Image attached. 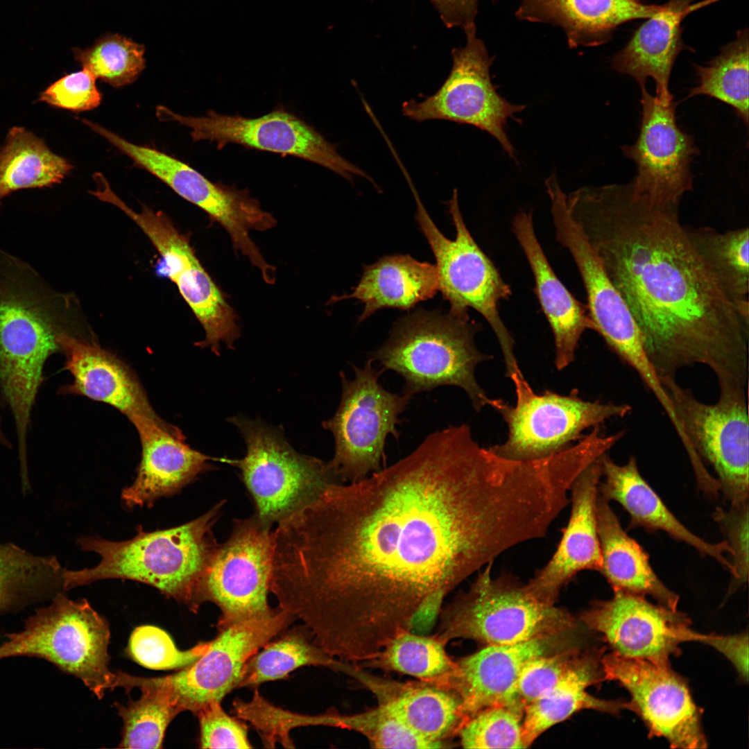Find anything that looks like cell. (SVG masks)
<instances>
[{"label": "cell", "mask_w": 749, "mask_h": 749, "mask_svg": "<svg viewBox=\"0 0 749 749\" xmlns=\"http://www.w3.org/2000/svg\"><path fill=\"white\" fill-rule=\"evenodd\" d=\"M720 0H669L645 19L626 46L611 58L612 69L635 78L641 88L648 78L656 86V96L671 101L669 79L680 52L689 48L683 42L682 22L691 12Z\"/></svg>", "instance_id": "28"}, {"label": "cell", "mask_w": 749, "mask_h": 749, "mask_svg": "<svg viewBox=\"0 0 749 749\" xmlns=\"http://www.w3.org/2000/svg\"><path fill=\"white\" fill-rule=\"evenodd\" d=\"M641 90L639 135L633 145L622 146L624 155L637 164L631 189L655 205H679L682 195L693 189L690 164L699 150L678 126L673 100L662 101L646 87Z\"/></svg>", "instance_id": "19"}, {"label": "cell", "mask_w": 749, "mask_h": 749, "mask_svg": "<svg viewBox=\"0 0 749 749\" xmlns=\"http://www.w3.org/2000/svg\"><path fill=\"white\" fill-rule=\"evenodd\" d=\"M556 240L567 249L586 291V304L595 330L630 368L645 363L647 354L641 332L602 264L565 207L551 214Z\"/></svg>", "instance_id": "22"}, {"label": "cell", "mask_w": 749, "mask_h": 749, "mask_svg": "<svg viewBox=\"0 0 749 749\" xmlns=\"http://www.w3.org/2000/svg\"><path fill=\"white\" fill-rule=\"evenodd\" d=\"M691 241L716 280L734 303L748 300V227L719 232L710 227H686Z\"/></svg>", "instance_id": "40"}, {"label": "cell", "mask_w": 749, "mask_h": 749, "mask_svg": "<svg viewBox=\"0 0 749 749\" xmlns=\"http://www.w3.org/2000/svg\"><path fill=\"white\" fill-rule=\"evenodd\" d=\"M511 229L533 274L534 292L554 337L556 366L562 370L574 360L583 334L587 329L595 330L594 324L587 306L569 292L554 273L536 236L532 212H518Z\"/></svg>", "instance_id": "29"}, {"label": "cell", "mask_w": 749, "mask_h": 749, "mask_svg": "<svg viewBox=\"0 0 749 749\" xmlns=\"http://www.w3.org/2000/svg\"><path fill=\"white\" fill-rule=\"evenodd\" d=\"M707 644L725 655L734 666L742 681L748 680V634L747 632L733 635L700 633L698 641Z\"/></svg>", "instance_id": "50"}, {"label": "cell", "mask_w": 749, "mask_h": 749, "mask_svg": "<svg viewBox=\"0 0 749 749\" xmlns=\"http://www.w3.org/2000/svg\"><path fill=\"white\" fill-rule=\"evenodd\" d=\"M101 201L118 207L148 236L162 257L168 277L176 284L205 331V338L196 343L210 347L219 355L220 343L234 349L240 336L239 318L198 259L188 236L181 233L162 212L144 206L136 212L111 189L109 183L96 192Z\"/></svg>", "instance_id": "15"}, {"label": "cell", "mask_w": 749, "mask_h": 749, "mask_svg": "<svg viewBox=\"0 0 749 749\" xmlns=\"http://www.w3.org/2000/svg\"><path fill=\"white\" fill-rule=\"evenodd\" d=\"M416 203L415 220L436 259L439 291L456 315L468 313L469 308L478 311L489 323L501 348L510 377L521 374L514 353V340L501 318L498 306L508 299L511 289L497 267L481 250L467 229L459 207L458 191L453 190L447 202L456 229V237H445L436 225L409 176L406 177Z\"/></svg>", "instance_id": "7"}, {"label": "cell", "mask_w": 749, "mask_h": 749, "mask_svg": "<svg viewBox=\"0 0 749 749\" xmlns=\"http://www.w3.org/2000/svg\"><path fill=\"white\" fill-rule=\"evenodd\" d=\"M445 646L436 635L405 631L397 635L375 657L363 664L452 689L457 665L449 657Z\"/></svg>", "instance_id": "39"}, {"label": "cell", "mask_w": 749, "mask_h": 749, "mask_svg": "<svg viewBox=\"0 0 749 749\" xmlns=\"http://www.w3.org/2000/svg\"><path fill=\"white\" fill-rule=\"evenodd\" d=\"M492 562L442 610L436 636L444 644L463 638L510 644L567 633L575 627L567 610L537 599L515 576L502 572L493 577Z\"/></svg>", "instance_id": "5"}, {"label": "cell", "mask_w": 749, "mask_h": 749, "mask_svg": "<svg viewBox=\"0 0 749 749\" xmlns=\"http://www.w3.org/2000/svg\"><path fill=\"white\" fill-rule=\"evenodd\" d=\"M714 518L727 538L732 551V564L736 576L729 587L732 593L746 584L748 576V502L731 506L728 510L717 508Z\"/></svg>", "instance_id": "49"}, {"label": "cell", "mask_w": 749, "mask_h": 749, "mask_svg": "<svg viewBox=\"0 0 749 749\" xmlns=\"http://www.w3.org/2000/svg\"><path fill=\"white\" fill-rule=\"evenodd\" d=\"M662 8L644 0H521L515 15L560 26L574 49L605 44L620 25L647 19Z\"/></svg>", "instance_id": "31"}, {"label": "cell", "mask_w": 749, "mask_h": 749, "mask_svg": "<svg viewBox=\"0 0 749 749\" xmlns=\"http://www.w3.org/2000/svg\"><path fill=\"white\" fill-rule=\"evenodd\" d=\"M155 114L161 121L176 122L191 129L194 141L209 140L218 150L233 143L247 148L291 155L319 164L348 181L362 177L378 186L365 171L337 152L313 126L282 106L257 118L225 115L209 110L200 117L184 116L159 105Z\"/></svg>", "instance_id": "13"}, {"label": "cell", "mask_w": 749, "mask_h": 749, "mask_svg": "<svg viewBox=\"0 0 749 749\" xmlns=\"http://www.w3.org/2000/svg\"><path fill=\"white\" fill-rule=\"evenodd\" d=\"M209 646V642H200L188 650L181 651L164 630L146 625L133 630L128 652L135 662L144 667L169 670L189 666L206 651Z\"/></svg>", "instance_id": "45"}, {"label": "cell", "mask_w": 749, "mask_h": 749, "mask_svg": "<svg viewBox=\"0 0 749 749\" xmlns=\"http://www.w3.org/2000/svg\"><path fill=\"white\" fill-rule=\"evenodd\" d=\"M527 523L506 465L449 425L278 523L270 592L327 654L367 661L411 632L433 594L524 542Z\"/></svg>", "instance_id": "1"}, {"label": "cell", "mask_w": 749, "mask_h": 749, "mask_svg": "<svg viewBox=\"0 0 749 749\" xmlns=\"http://www.w3.org/2000/svg\"><path fill=\"white\" fill-rule=\"evenodd\" d=\"M73 52L83 68L114 87L132 83L145 68L144 46L119 35H104L92 46Z\"/></svg>", "instance_id": "42"}, {"label": "cell", "mask_w": 749, "mask_h": 749, "mask_svg": "<svg viewBox=\"0 0 749 749\" xmlns=\"http://www.w3.org/2000/svg\"><path fill=\"white\" fill-rule=\"evenodd\" d=\"M229 421L247 447L243 458L230 459L229 464L240 470L254 515L262 524L279 523L341 483L329 463L298 453L277 429L243 416Z\"/></svg>", "instance_id": "9"}, {"label": "cell", "mask_w": 749, "mask_h": 749, "mask_svg": "<svg viewBox=\"0 0 749 749\" xmlns=\"http://www.w3.org/2000/svg\"><path fill=\"white\" fill-rule=\"evenodd\" d=\"M55 332L30 303L17 298L0 301V384L14 417L21 462L31 413L47 359L60 350Z\"/></svg>", "instance_id": "21"}, {"label": "cell", "mask_w": 749, "mask_h": 749, "mask_svg": "<svg viewBox=\"0 0 749 749\" xmlns=\"http://www.w3.org/2000/svg\"><path fill=\"white\" fill-rule=\"evenodd\" d=\"M601 662L605 680L616 681L628 691V710L642 718L651 738H664L673 748L707 747L702 710L693 700L687 679L670 664L614 652L603 655Z\"/></svg>", "instance_id": "17"}, {"label": "cell", "mask_w": 749, "mask_h": 749, "mask_svg": "<svg viewBox=\"0 0 749 749\" xmlns=\"http://www.w3.org/2000/svg\"><path fill=\"white\" fill-rule=\"evenodd\" d=\"M112 145L171 187L184 200L206 212L229 234L234 250L246 256L268 284L275 283V268L264 259L250 231H266L277 221L264 211L247 189L214 182L189 164L157 149L131 143L119 135Z\"/></svg>", "instance_id": "12"}, {"label": "cell", "mask_w": 749, "mask_h": 749, "mask_svg": "<svg viewBox=\"0 0 749 749\" xmlns=\"http://www.w3.org/2000/svg\"><path fill=\"white\" fill-rule=\"evenodd\" d=\"M57 341L65 356L64 368L73 381L62 390L110 405L128 418L141 415L163 421L152 408L132 370L110 351L93 340L58 333Z\"/></svg>", "instance_id": "27"}, {"label": "cell", "mask_w": 749, "mask_h": 749, "mask_svg": "<svg viewBox=\"0 0 749 749\" xmlns=\"http://www.w3.org/2000/svg\"><path fill=\"white\" fill-rule=\"evenodd\" d=\"M671 404L675 431L691 463L699 458L715 472L731 506L748 502L749 421L746 387L719 385L714 404L699 401L675 377H660Z\"/></svg>", "instance_id": "6"}, {"label": "cell", "mask_w": 749, "mask_h": 749, "mask_svg": "<svg viewBox=\"0 0 749 749\" xmlns=\"http://www.w3.org/2000/svg\"><path fill=\"white\" fill-rule=\"evenodd\" d=\"M510 379L515 388V404L492 399L489 404L508 427L506 440L490 449L508 459L526 461L551 456L569 447L585 429L623 417L632 411L627 404L585 401L576 394H536L523 374H514Z\"/></svg>", "instance_id": "11"}, {"label": "cell", "mask_w": 749, "mask_h": 749, "mask_svg": "<svg viewBox=\"0 0 749 749\" xmlns=\"http://www.w3.org/2000/svg\"><path fill=\"white\" fill-rule=\"evenodd\" d=\"M604 648L585 651L578 663L549 692L526 705L522 737L526 748L552 726L576 712L593 709L619 715L628 709V701L603 700L587 691L591 685L605 680L601 660Z\"/></svg>", "instance_id": "33"}, {"label": "cell", "mask_w": 749, "mask_h": 749, "mask_svg": "<svg viewBox=\"0 0 749 749\" xmlns=\"http://www.w3.org/2000/svg\"><path fill=\"white\" fill-rule=\"evenodd\" d=\"M65 570L55 557L0 543V613L64 590Z\"/></svg>", "instance_id": "37"}, {"label": "cell", "mask_w": 749, "mask_h": 749, "mask_svg": "<svg viewBox=\"0 0 749 749\" xmlns=\"http://www.w3.org/2000/svg\"><path fill=\"white\" fill-rule=\"evenodd\" d=\"M96 80L89 71L83 68L53 83L40 94V100L52 106L75 112L94 109L102 100Z\"/></svg>", "instance_id": "48"}, {"label": "cell", "mask_w": 749, "mask_h": 749, "mask_svg": "<svg viewBox=\"0 0 749 749\" xmlns=\"http://www.w3.org/2000/svg\"><path fill=\"white\" fill-rule=\"evenodd\" d=\"M600 457L573 482L571 514L556 551L547 564L526 583L535 596L546 603L555 604L562 588L578 572L601 571L603 560L596 521L602 477Z\"/></svg>", "instance_id": "25"}, {"label": "cell", "mask_w": 749, "mask_h": 749, "mask_svg": "<svg viewBox=\"0 0 749 749\" xmlns=\"http://www.w3.org/2000/svg\"><path fill=\"white\" fill-rule=\"evenodd\" d=\"M567 206L635 319L659 377L702 364L718 384L746 386L749 324L694 246L678 205L652 204L629 182L578 189Z\"/></svg>", "instance_id": "2"}, {"label": "cell", "mask_w": 749, "mask_h": 749, "mask_svg": "<svg viewBox=\"0 0 749 749\" xmlns=\"http://www.w3.org/2000/svg\"><path fill=\"white\" fill-rule=\"evenodd\" d=\"M585 652L566 648L542 655L524 667L517 686V696L524 708L549 692L578 663Z\"/></svg>", "instance_id": "46"}, {"label": "cell", "mask_w": 749, "mask_h": 749, "mask_svg": "<svg viewBox=\"0 0 749 749\" xmlns=\"http://www.w3.org/2000/svg\"><path fill=\"white\" fill-rule=\"evenodd\" d=\"M438 291L436 265L419 261L408 255H386L364 266L361 278L352 292L334 295L329 304L351 298L362 302L364 309L358 320L361 322L383 308L410 310L433 298Z\"/></svg>", "instance_id": "32"}, {"label": "cell", "mask_w": 749, "mask_h": 749, "mask_svg": "<svg viewBox=\"0 0 749 749\" xmlns=\"http://www.w3.org/2000/svg\"><path fill=\"white\" fill-rule=\"evenodd\" d=\"M447 28H465L474 24L479 0H430Z\"/></svg>", "instance_id": "51"}, {"label": "cell", "mask_w": 749, "mask_h": 749, "mask_svg": "<svg viewBox=\"0 0 749 749\" xmlns=\"http://www.w3.org/2000/svg\"><path fill=\"white\" fill-rule=\"evenodd\" d=\"M343 673L356 678L385 709L422 739L445 748V739L458 732L466 720L462 701L452 689L435 683L404 682L373 675L355 664L346 663Z\"/></svg>", "instance_id": "26"}, {"label": "cell", "mask_w": 749, "mask_h": 749, "mask_svg": "<svg viewBox=\"0 0 749 749\" xmlns=\"http://www.w3.org/2000/svg\"><path fill=\"white\" fill-rule=\"evenodd\" d=\"M138 433L141 458L132 484L123 489L121 499L130 508L151 506L155 500L178 493L200 474L212 469L210 460L184 442L181 430L171 424L141 415L128 418Z\"/></svg>", "instance_id": "23"}, {"label": "cell", "mask_w": 749, "mask_h": 749, "mask_svg": "<svg viewBox=\"0 0 749 749\" xmlns=\"http://www.w3.org/2000/svg\"><path fill=\"white\" fill-rule=\"evenodd\" d=\"M566 633L523 642L487 645L456 662L452 688L462 701L466 719L491 706L524 708L517 696V682L532 659L567 648Z\"/></svg>", "instance_id": "24"}, {"label": "cell", "mask_w": 749, "mask_h": 749, "mask_svg": "<svg viewBox=\"0 0 749 749\" xmlns=\"http://www.w3.org/2000/svg\"><path fill=\"white\" fill-rule=\"evenodd\" d=\"M255 515L233 522L227 540L218 544L200 589L201 603L221 611L217 628L264 616L272 576L273 532Z\"/></svg>", "instance_id": "16"}, {"label": "cell", "mask_w": 749, "mask_h": 749, "mask_svg": "<svg viewBox=\"0 0 749 749\" xmlns=\"http://www.w3.org/2000/svg\"><path fill=\"white\" fill-rule=\"evenodd\" d=\"M294 621L277 607L268 614L218 628L208 648L193 663L157 678L170 689L182 712L196 714L212 702L221 703L237 688L248 660Z\"/></svg>", "instance_id": "18"}, {"label": "cell", "mask_w": 749, "mask_h": 749, "mask_svg": "<svg viewBox=\"0 0 749 749\" xmlns=\"http://www.w3.org/2000/svg\"><path fill=\"white\" fill-rule=\"evenodd\" d=\"M312 723L359 732L374 748H438L414 734L379 705L354 714L328 712L312 716Z\"/></svg>", "instance_id": "43"}, {"label": "cell", "mask_w": 749, "mask_h": 749, "mask_svg": "<svg viewBox=\"0 0 749 749\" xmlns=\"http://www.w3.org/2000/svg\"><path fill=\"white\" fill-rule=\"evenodd\" d=\"M225 501L176 527L147 532L138 526L137 535L126 541L78 539L83 551L96 553L101 560L91 568L66 570L65 590L103 579L132 580L157 588L196 612L202 604L203 580L219 544L212 528Z\"/></svg>", "instance_id": "3"}, {"label": "cell", "mask_w": 749, "mask_h": 749, "mask_svg": "<svg viewBox=\"0 0 749 749\" xmlns=\"http://www.w3.org/2000/svg\"><path fill=\"white\" fill-rule=\"evenodd\" d=\"M200 725L202 748H251L247 725L229 716L221 703L212 702L195 714Z\"/></svg>", "instance_id": "47"}, {"label": "cell", "mask_w": 749, "mask_h": 749, "mask_svg": "<svg viewBox=\"0 0 749 749\" xmlns=\"http://www.w3.org/2000/svg\"><path fill=\"white\" fill-rule=\"evenodd\" d=\"M580 618L612 652L657 664H670L671 656L681 653V644L697 642L700 635L684 613L622 591H614L609 600L593 601Z\"/></svg>", "instance_id": "20"}, {"label": "cell", "mask_w": 749, "mask_h": 749, "mask_svg": "<svg viewBox=\"0 0 749 749\" xmlns=\"http://www.w3.org/2000/svg\"><path fill=\"white\" fill-rule=\"evenodd\" d=\"M117 673V687H138L139 698L126 705L116 703L123 721L122 748H160L169 724L182 711L170 689L155 678Z\"/></svg>", "instance_id": "35"}, {"label": "cell", "mask_w": 749, "mask_h": 749, "mask_svg": "<svg viewBox=\"0 0 749 749\" xmlns=\"http://www.w3.org/2000/svg\"><path fill=\"white\" fill-rule=\"evenodd\" d=\"M6 637L0 660L44 659L80 679L99 699L117 688V674L108 669V624L85 599L73 601L59 592L28 619L22 630Z\"/></svg>", "instance_id": "8"}, {"label": "cell", "mask_w": 749, "mask_h": 749, "mask_svg": "<svg viewBox=\"0 0 749 749\" xmlns=\"http://www.w3.org/2000/svg\"><path fill=\"white\" fill-rule=\"evenodd\" d=\"M748 29L737 31L735 38L705 66L694 64L698 78L687 98L706 95L733 107L748 123Z\"/></svg>", "instance_id": "41"}, {"label": "cell", "mask_w": 749, "mask_h": 749, "mask_svg": "<svg viewBox=\"0 0 749 749\" xmlns=\"http://www.w3.org/2000/svg\"><path fill=\"white\" fill-rule=\"evenodd\" d=\"M480 327L469 314L418 309L394 324L388 339L370 353L381 372L393 370L404 379L403 393L411 397L442 386L462 388L476 411L490 399L477 383L474 372L490 359L474 344Z\"/></svg>", "instance_id": "4"}, {"label": "cell", "mask_w": 749, "mask_h": 749, "mask_svg": "<svg viewBox=\"0 0 749 749\" xmlns=\"http://www.w3.org/2000/svg\"><path fill=\"white\" fill-rule=\"evenodd\" d=\"M464 31L466 44L452 49V67L442 86L421 101H404L402 114L417 122L439 119L473 126L494 137L517 162L505 127L508 119L517 121L515 114L526 105L513 104L497 93L490 75L494 57L489 55L483 42L476 37L474 24Z\"/></svg>", "instance_id": "14"}, {"label": "cell", "mask_w": 749, "mask_h": 749, "mask_svg": "<svg viewBox=\"0 0 749 749\" xmlns=\"http://www.w3.org/2000/svg\"><path fill=\"white\" fill-rule=\"evenodd\" d=\"M602 476L599 493L608 501H615L630 517V527L665 531L673 538L685 542L703 555L716 559L735 576V570L725 553L732 556L726 540L709 543L689 531L671 513L657 493L642 476L637 460L631 456L622 465L614 463L607 453L600 457Z\"/></svg>", "instance_id": "30"}, {"label": "cell", "mask_w": 749, "mask_h": 749, "mask_svg": "<svg viewBox=\"0 0 749 749\" xmlns=\"http://www.w3.org/2000/svg\"><path fill=\"white\" fill-rule=\"evenodd\" d=\"M596 521L603 560L601 573L613 591L651 596L657 604L677 610L678 596L659 579L648 554L623 529L609 501L599 493Z\"/></svg>", "instance_id": "34"}, {"label": "cell", "mask_w": 749, "mask_h": 749, "mask_svg": "<svg viewBox=\"0 0 749 749\" xmlns=\"http://www.w3.org/2000/svg\"><path fill=\"white\" fill-rule=\"evenodd\" d=\"M524 710L495 705L468 717L458 732L465 748H526L522 737Z\"/></svg>", "instance_id": "44"}, {"label": "cell", "mask_w": 749, "mask_h": 749, "mask_svg": "<svg viewBox=\"0 0 749 749\" xmlns=\"http://www.w3.org/2000/svg\"><path fill=\"white\" fill-rule=\"evenodd\" d=\"M71 169L42 139L24 128H11L0 150V205L14 191L60 183Z\"/></svg>", "instance_id": "36"}, {"label": "cell", "mask_w": 749, "mask_h": 749, "mask_svg": "<svg viewBox=\"0 0 749 749\" xmlns=\"http://www.w3.org/2000/svg\"><path fill=\"white\" fill-rule=\"evenodd\" d=\"M265 644L245 664L237 688L256 687L284 679L298 668L325 666L341 671L343 662L325 653L303 625L284 630Z\"/></svg>", "instance_id": "38"}, {"label": "cell", "mask_w": 749, "mask_h": 749, "mask_svg": "<svg viewBox=\"0 0 749 749\" xmlns=\"http://www.w3.org/2000/svg\"><path fill=\"white\" fill-rule=\"evenodd\" d=\"M372 363L369 359L363 368L352 365V380L340 373L343 392L338 408L322 423L334 438V455L329 463L341 482H356L381 470L387 437L399 438L398 417L411 398L386 390L379 381L382 372Z\"/></svg>", "instance_id": "10"}]
</instances>
